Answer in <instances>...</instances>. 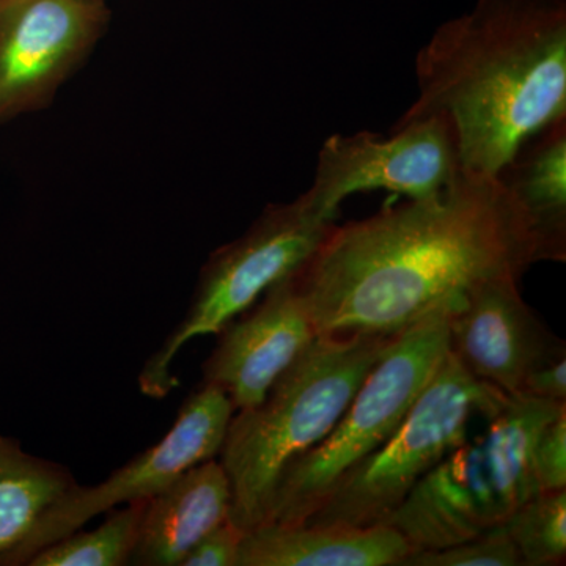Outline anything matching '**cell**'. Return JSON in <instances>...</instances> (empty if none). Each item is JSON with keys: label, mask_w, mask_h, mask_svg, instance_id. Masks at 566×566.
Masks as SVG:
<instances>
[{"label": "cell", "mask_w": 566, "mask_h": 566, "mask_svg": "<svg viewBox=\"0 0 566 566\" xmlns=\"http://www.w3.org/2000/svg\"><path fill=\"white\" fill-rule=\"evenodd\" d=\"M542 262L526 214L495 177L461 172L439 196L334 226L294 271L316 333L392 335L497 277Z\"/></svg>", "instance_id": "6da1fadb"}, {"label": "cell", "mask_w": 566, "mask_h": 566, "mask_svg": "<svg viewBox=\"0 0 566 566\" xmlns=\"http://www.w3.org/2000/svg\"><path fill=\"white\" fill-rule=\"evenodd\" d=\"M417 98L395 126L449 118L461 172L495 177L566 117L565 0H479L417 54Z\"/></svg>", "instance_id": "7a4b0ae2"}, {"label": "cell", "mask_w": 566, "mask_h": 566, "mask_svg": "<svg viewBox=\"0 0 566 566\" xmlns=\"http://www.w3.org/2000/svg\"><path fill=\"white\" fill-rule=\"evenodd\" d=\"M394 337L319 334L262 403L234 411L218 458L232 488L230 521L241 531L266 523L282 472L331 433Z\"/></svg>", "instance_id": "3957f363"}, {"label": "cell", "mask_w": 566, "mask_h": 566, "mask_svg": "<svg viewBox=\"0 0 566 566\" xmlns=\"http://www.w3.org/2000/svg\"><path fill=\"white\" fill-rule=\"evenodd\" d=\"M438 308L395 334L331 433L282 472L264 524H303L338 479L400 427L450 352L449 314Z\"/></svg>", "instance_id": "277c9868"}, {"label": "cell", "mask_w": 566, "mask_h": 566, "mask_svg": "<svg viewBox=\"0 0 566 566\" xmlns=\"http://www.w3.org/2000/svg\"><path fill=\"white\" fill-rule=\"evenodd\" d=\"M505 395L474 378L449 352L400 427L375 452L345 472L303 524H385L412 486L468 441L472 420H486Z\"/></svg>", "instance_id": "5b68a950"}, {"label": "cell", "mask_w": 566, "mask_h": 566, "mask_svg": "<svg viewBox=\"0 0 566 566\" xmlns=\"http://www.w3.org/2000/svg\"><path fill=\"white\" fill-rule=\"evenodd\" d=\"M335 216L312 203L307 192L290 203L270 205L232 243L211 253L181 323L142 367L139 389L161 400L178 379L174 360L189 342L218 335L271 286L292 275L316 252L335 226Z\"/></svg>", "instance_id": "8992f818"}, {"label": "cell", "mask_w": 566, "mask_h": 566, "mask_svg": "<svg viewBox=\"0 0 566 566\" xmlns=\"http://www.w3.org/2000/svg\"><path fill=\"white\" fill-rule=\"evenodd\" d=\"M234 415L221 387L203 382L186 398L170 430L145 452L134 457L95 486L74 483L40 517L0 566H24L43 547L84 527L93 517L117 506L151 499L182 472L218 458Z\"/></svg>", "instance_id": "52a82bcc"}, {"label": "cell", "mask_w": 566, "mask_h": 566, "mask_svg": "<svg viewBox=\"0 0 566 566\" xmlns=\"http://www.w3.org/2000/svg\"><path fill=\"white\" fill-rule=\"evenodd\" d=\"M390 134H335L324 142L307 191L312 203L337 218L342 202L353 193L385 189L424 200L460 177L457 134L449 118L434 115L394 126Z\"/></svg>", "instance_id": "ba28073f"}, {"label": "cell", "mask_w": 566, "mask_h": 566, "mask_svg": "<svg viewBox=\"0 0 566 566\" xmlns=\"http://www.w3.org/2000/svg\"><path fill=\"white\" fill-rule=\"evenodd\" d=\"M109 17L104 0H0V125L46 107Z\"/></svg>", "instance_id": "9c48e42d"}, {"label": "cell", "mask_w": 566, "mask_h": 566, "mask_svg": "<svg viewBox=\"0 0 566 566\" xmlns=\"http://www.w3.org/2000/svg\"><path fill=\"white\" fill-rule=\"evenodd\" d=\"M203 364V382L221 387L234 411L262 403L279 376L318 337L293 275L226 324Z\"/></svg>", "instance_id": "30bf717a"}, {"label": "cell", "mask_w": 566, "mask_h": 566, "mask_svg": "<svg viewBox=\"0 0 566 566\" xmlns=\"http://www.w3.org/2000/svg\"><path fill=\"white\" fill-rule=\"evenodd\" d=\"M520 279L479 283L450 311V352L479 381L520 394L524 379L558 340L521 296Z\"/></svg>", "instance_id": "8fae6325"}, {"label": "cell", "mask_w": 566, "mask_h": 566, "mask_svg": "<svg viewBox=\"0 0 566 566\" xmlns=\"http://www.w3.org/2000/svg\"><path fill=\"white\" fill-rule=\"evenodd\" d=\"M504 523L476 438L428 471L385 524L400 532L412 549L428 551L468 542Z\"/></svg>", "instance_id": "7c38bea8"}, {"label": "cell", "mask_w": 566, "mask_h": 566, "mask_svg": "<svg viewBox=\"0 0 566 566\" xmlns=\"http://www.w3.org/2000/svg\"><path fill=\"white\" fill-rule=\"evenodd\" d=\"M230 512L232 488L221 461L193 465L148 499L132 565L181 566L205 535L230 520Z\"/></svg>", "instance_id": "4fadbf2b"}, {"label": "cell", "mask_w": 566, "mask_h": 566, "mask_svg": "<svg viewBox=\"0 0 566 566\" xmlns=\"http://www.w3.org/2000/svg\"><path fill=\"white\" fill-rule=\"evenodd\" d=\"M412 553L403 535L386 524H263L245 534L238 566H400Z\"/></svg>", "instance_id": "5bb4252c"}, {"label": "cell", "mask_w": 566, "mask_h": 566, "mask_svg": "<svg viewBox=\"0 0 566 566\" xmlns=\"http://www.w3.org/2000/svg\"><path fill=\"white\" fill-rule=\"evenodd\" d=\"M495 178L526 214L542 262H565L566 117L524 142Z\"/></svg>", "instance_id": "9a60e30c"}, {"label": "cell", "mask_w": 566, "mask_h": 566, "mask_svg": "<svg viewBox=\"0 0 566 566\" xmlns=\"http://www.w3.org/2000/svg\"><path fill=\"white\" fill-rule=\"evenodd\" d=\"M566 403L543 400L531 395H505L488 417L485 434L480 436L491 485L505 520L513 510L538 493L534 475V453L543 428Z\"/></svg>", "instance_id": "2e32d148"}, {"label": "cell", "mask_w": 566, "mask_h": 566, "mask_svg": "<svg viewBox=\"0 0 566 566\" xmlns=\"http://www.w3.org/2000/svg\"><path fill=\"white\" fill-rule=\"evenodd\" d=\"M74 483L65 465L33 457L0 434V565Z\"/></svg>", "instance_id": "e0dca14e"}, {"label": "cell", "mask_w": 566, "mask_h": 566, "mask_svg": "<svg viewBox=\"0 0 566 566\" xmlns=\"http://www.w3.org/2000/svg\"><path fill=\"white\" fill-rule=\"evenodd\" d=\"M144 501L112 509L106 521L95 531L74 532L52 545L43 547L28 566H125L132 565L139 539Z\"/></svg>", "instance_id": "ac0fdd59"}, {"label": "cell", "mask_w": 566, "mask_h": 566, "mask_svg": "<svg viewBox=\"0 0 566 566\" xmlns=\"http://www.w3.org/2000/svg\"><path fill=\"white\" fill-rule=\"evenodd\" d=\"M504 527L524 566L564 564L566 490L536 493L510 513Z\"/></svg>", "instance_id": "d6986e66"}, {"label": "cell", "mask_w": 566, "mask_h": 566, "mask_svg": "<svg viewBox=\"0 0 566 566\" xmlns=\"http://www.w3.org/2000/svg\"><path fill=\"white\" fill-rule=\"evenodd\" d=\"M520 553L506 534L504 524L490 528L485 534L442 547V549L415 551L400 566H521Z\"/></svg>", "instance_id": "ffe728a7"}, {"label": "cell", "mask_w": 566, "mask_h": 566, "mask_svg": "<svg viewBox=\"0 0 566 566\" xmlns=\"http://www.w3.org/2000/svg\"><path fill=\"white\" fill-rule=\"evenodd\" d=\"M538 493L566 490V411L543 428L534 453Z\"/></svg>", "instance_id": "44dd1931"}, {"label": "cell", "mask_w": 566, "mask_h": 566, "mask_svg": "<svg viewBox=\"0 0 566 566\" xmlns=\"http://www.w3.org/2000/svg\"><path fill=\"white\" fill-rule=\"evenodd\" d=\"M245 532L227 520L189 551L181 566H238Z\"/></svg>", "instance_id": "7402d4cb"}, {"label": "cell", "mask_w": 566, "mask_h": 566, "mask_svg": "<svg viewBox=\"0 0 566 566\" xmlns=\"http://www.w3.org/2000/svg\"><path fill=\"white\" fill-rule=\"evenodd\" d=\"M520 394L566 403V348L562 345L536 365L524 379Z\"/></svg>", "instance_id": "603a6c76"}]
</instances>
